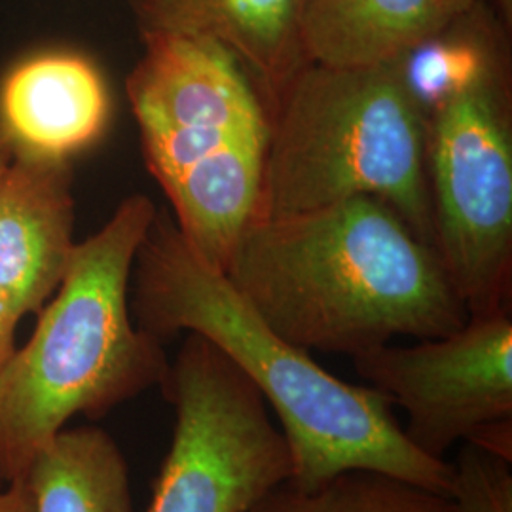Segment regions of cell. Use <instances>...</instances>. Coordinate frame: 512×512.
Segmentation results:
<instances>
[{"mask_svg":"<svg viewBox=\"0 0 512 512\" xmlns=\"http://www.w3.org/2000/svg\"><path fill=\"white\" fill-rule=\"evenodd\" d=\"M224 274L283 340L308 353L355 357L469 321L437 249L372 196L258 217Z\"/></svg>","mask_w":512,"mask_h":512,"instance_id":"1","label":"cell"},{"mask_svg":"<svg viewBox=\"0 0 512 512\" xmlns=\"http://www.w3.org/2000/svg\"><path fill=\"white\" fill-rule=\"evenodd\" d=\"M131 283L139 329L158 340L183 330L198 334L255 384L281 421L296 488L311 490L348 469H374L448 495L452 463L425 456L406 439L393 401L372 385L336 378L283 340L175 222H152Z\"/></svg>","mask_w":512,"mask_h":512,"instance_id":"2","label":"cell"},{"mask_svg":"<svg viewBox=\"0 0 512 512\" xmlns=\"http://www.w3.org/2000/svg\"><path fill=\"white\" fill-rule=\"evenodd\" d=\"M156 217L150 198L133 194L76 243L33 336L0 370L2 484L23 478L74 416L99 420L164 385L171 363L162 340L137 327L129 306L133 264Z\"/></svg>","mask_w":512,"mask_h":512,"instance_id":"3","label":"cell"},{"mask_svg":"<svg viewBox=\"0 0 512 512\" xmlns=\"http://www.w3.org/2000/svg\"><path fill=\"white\" fill-rule=\"evenodd\" d=\"M505 19L478 0L406 55L427 105L435 249L469 317L509 311L512 93Z\"/></svg>","mask_w":512,"mask_h":512,"instance_id":"4","label":"cell"},{"mask_svg":"<svg viewBox=\"0 0 512 512\" xmlns=\"http://www.w3.org/2000/svg\"><path fill=\"white\" fill-rule=\"evenodd\" d=\"M274 103L258 217L372 196L435 247L427 105L404 57L357 67L306 61Z\"/></svg>","mask_w":512,"mask_h":512,"instance_id":"5","label":"cell"},{"mask_svg":"<svg viewBox=\"0 0 512 512\" xmlns=\"http://www.w3.org/2000/svg\"><path fill=\"white\" fill-rule=\"evenodd\" d=\"M160 389L175 431L147 512H247L293 476L264 397L202 336L188 332Z\"/></svg>","mask_w":512,"mask_h":512,"instance_id":"6","label":"cell"},{"mask_svg":"<svg viewBox=\"0 0 512 512\" xmlns=\"http://www.w3.org/2000/svg\"><path fill=\"white\" fill-rule=\"evenodd\" d=\"M353 366L406 414V439L444 461L458 442L512 459L511 311L469 317L461 329L359 353Z\"/></svg>","mask_w":512,"mask_h":512,"instance_id":"7","label":"cell"},{"mask_svg":"<svg viewBox=\"0 0 512 512\" xmlns=\"http://www.w3.org/2000/svg\"><path fill=\"white\" fill-rule=\"evenodd\" d=\"M128 76L150 175L164 188L186 167L239 141H266L270 114L251 74L211 38L154 35Z\"/></svg>","mask_w":512,"mask_h":512,"instance_id":"8","label":"cell"},{"mask_svg":"<svg viewBox=\"0 0 512 512\" xmlns=\"http://www.w3.org/2000/svg\"><path fill=\"white\" fill-rule=\"evenodd\" d=\"M73 232L69 162L14 150L0 183V294L19 317L42 310L61 285Z\"/></svg>","mask_w":512,"mask_h":512,"instance_id":"9","label":"cell"},{"mask_svg":"<svg viewBox=\"0 0 512 512\" xmlns=\"http://www.w3.org/2000/svg\"><path fill=\"white\" fill-rule=\"evenodd\" d=\"M109 120V88L84 55L27 57L0 84V126L18 152L69 162L101 139Z\"/></svg>","mask_w":512,"mask_h":512,"instance_id":"10","label":"cell"},{"mask_svg":"<svg viewBox=\"0 0 512 512\" xmlns=\"http://www.w3.org/2000/svg\"><path fill=\"white\" fill-rule=\"evenodd\" d=\"M141 38H211L274 97L304 63V0H133Z\"/></svg>","mask_w":512,"mask_h":512,"instance_id":"11","label":"cell"},{"mask_svg":"<svg viewBox=\"0 0 512 512\" xmlns=\"http://www.w3.org/2000/svg\"><path fill=\"white\" fill-rule=\"evenodd\" d=\"M478 0H304L306 61L357 67L416 50Z\"/></svg>","mask_w":512,"mask_h":512,"instance_id":"12","label":"cell"},{"mask_svg":"<svg viewBox=\"0 0 512 512\" xmlns=\"http://www.w3.org/2000/svg\"><path fill=\"white\" fill-rule=\"evenodd\" d=\"M266 147L239 141L220 148L164 186L183 238L222 272L260 215Z\"/></svg>","mask_w":512,"mask_h":512,"instance_id":"13","label":"cell"},{"mask_svg":"<svg viewBox=\"0 0 512 512\" xmlns=\"http://www.w3.org/2000/svg\"><path fill=\"white\" fill-rule=\"evenodd\" d=\"M23 480L35 512H133L126 456L97 425L61 429Z\"/></svg>","mask_w":512,"mask_h":512,"instance_id":"14","label":"cell"},{"mask_svg":"<svg viewBox=\"0 0 512 512\" xmlns=\"http://www.w3.org/2000/svg\"><path fill=\"white\" fill-rule=\"evenodd\" d=\"M247 512H454L446 494L374 469H348L311 490L289 480L262 495Z\"/></svg>","mask_w":512,"mask_h":512,"instance_id":"15","label":"cell"},{"mask_svg":"<svg viewBox=\"0 0 512 512\" xmlns=\"http://www.w3.org/2000/svg\"><path fill=\"white\" fill-rule=\"evenodd\" d=\"M512 459L465 442L452 463L454 512H512Z\"/></svg>","mask_w":512,"mask_h":512,"instance_id":"16","label":"cell"},{"mask_svg":"<svg viewBox=\"0 0 512 512\" xmlns=\"http://www.w3.org/2000/svg\"><path fill=\"white\" fill-rule=\"evenodd\" d=\"M19 317L6 298L0 294V370L10 361L16 351V330H18Z\"/></svg>","mask_w":512,"mask_h":512,"instance_id":"17","label":"cell"},{"mask_svg":"<svg viewBox=\"0 0 512 512\" xmlns=\"http://www.w3.org/2000/svg\"><path fill=\"white\" fill-rule=\"evenodd\" d=\"M0 512H35L33 495L23 478L0 486Z\"/></svg>","mask_w":512,"mask_h":512,"instance_id":"18","label":"cell"},{"mask_svg":"<svg viewBox=\"0 0 512 512\" xmlns=\"http://www.w3.org/2000/svg\"><path fill=\"white\" fill-rule=\"evenodd\" d=\"M12 160H14V145L8 137V133L0 126V183H2L8 167L12 164Z\"/></svg>","mask_w":512,"mask_h":512,"instance_id":"19","label":"cell"},{"mask_svg":"<svg viewBox=\"0 0 512 512\" xmlns=\"http://www.w3.org/2000/svg\"><path fill=\"white\" fill-rule=\"evenodd\" d=\"M497 8H499V16L505 19L507 25H511L512 19V0H495Z\"/></svg>","mask_w":512,"mask_h":512,"instance_id":"20","label":"cell"},{"mask_svg":"<svg viewBox=\"0 0 512 512\" xmlns=\"http://www.w3.org/2000/svg\"><path fill=\"white\" fill-rule=\"evenodd\" d=\"M0 486H2V480H0Z\"/></svg>","mask_w":512,"mask_h":512,"instance_id":"21","label":"cell"}]
</instances>
